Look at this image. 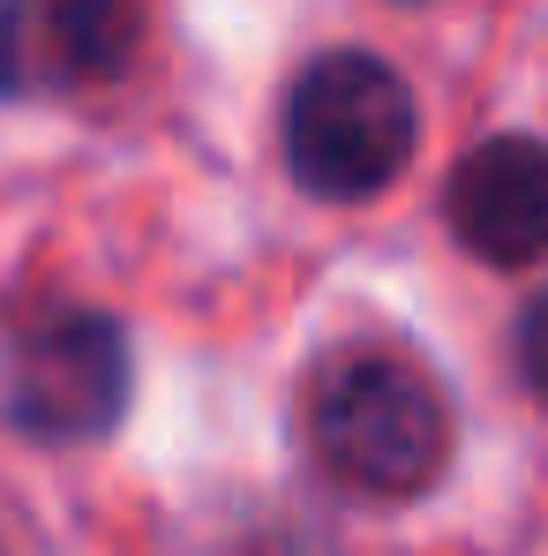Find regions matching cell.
<instances>
[{"label":"cell","mask_w":548,"mask_h":556,"mask_svg":"<svg viewBox=\"0 0 548 556\" xmlns=\"http://www.w3.org/2000/svg\"><path fill=\"white\" fill-rule=\"evenodd\" d=\"M519 369L534 383V399H548V293L526 308V324H519Z\"/></svg>","instance_id":"8992f818"},{"label":"cell","mask_w":548,"mask_h":556,"mask_svg":"<svg viewBox=\"0 0 548 556\" xmlns=\"http://www.w3.org/2000/svg\"><path fill=\"white\" fill-rule=\"evenodd\" d=\"M301 429L316 466L375 504L421 496L451 459V406L429 376L375 346L323 354L301 391Z\"/></svg>","instance_id":"6da1fadb"},{"label":"cell","mask_w":548,"mask_h":556,"mask_svg":"<svg viewBox=\"0 0 548 556\" xmlns=\"http://www.w3.org/2000/svg\"><path fill=\"white\" fill-rule=\"evenodd\" d=\"M421 105L391 61L361 46L316 53L285 98V166L316 203H368L413 166Z\"/></svg>","instance_id":"7a4b0ae2"},{"label":"cell","mask_w":548,"mask_h":556,"mask_svg":"<svg viewBox=\"0 0 548 556\" xmlns=\"http://www.w3.org/2000/svg\"><path fill=\"white\" fill-rule=\"evenodd\" d=\"M444 218H451L458 249L519 271L548 256V143L534 136H488L473 143L444 181Z\"/></svg>","instance_id":"5b68a950"},{"label":"cell","mask_w":548,"mask_h":556,"mask_svg":"<svg viewBox=\"0 0 548 556\" xmlns=\"http://www.w3.org/2000/svg\"><path fill=\"white\" fill-rule=\"evenodd\" d=\"M128 331L105 308H46L8 346L0 414L30 444H98L128 414Z\"/></svg>","instance_id":"3957f363"},{"label":"cell","mask_w":548,"mask_h":556,"mask_svg":"<svg viewBox=\"0 0 548 556\" xmlns=\"http://www.w3.org/2000/svg\"><path fill=\"white\" fill-rule=\"evenodd\" d=\"M136 0H0V98L113 84L136 61Z\"/></svg>","instance_id":"277c9868"}]
</instances>
